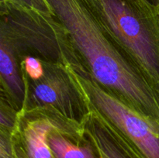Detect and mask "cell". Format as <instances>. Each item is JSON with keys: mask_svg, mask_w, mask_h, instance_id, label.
Returning <instances> with one entry per match:
<instances>
[{"mask_svg": "<svg viewBox=\"0 0 159 158\" xmlns=\"http://www.w3.org/2000/svg\"><path fill=\"white\" fill-rule=\"evenodd\" d=\"M68 69L90 106L137 158H159V122L142 115L102 88L88 70Z\"/></svg>", "mask_w": 159, "mask_h": 158, "instance_id": "obj_4", "label": "cell"}, {"mask_svg": "<svg viewBox=\"0 0 159 158\" xmlns=\"http://www.w3.org/2000/svg\"><path fill=\"white\" fill-rule=\"evenodd\" d=\"M22 73L28 77L37 80L43 74V66L42 61L34 56H25L21 60Z\"/></svg>", "mask_w": 159, "mask_h": 158, "instance_id": "obj_10", "label": "cell"}, {"mask_svg": "<svg viewBox=\"0 0 159 158\" xmlns=\"http://www.w3.org/2000/svg\"><path fill=\"white\" fill-rule=\"evenodd\" d=\"M41 61L43 74L39 79L33 80L22 73L26 86L23 111L50 110L83 125L91 107L68 68Z\"/></svg>", "mask_w": 159, "mask_h": 158, "instance_id": "obj_5", "label": "cell"}, {"mask_svg": "<svg viewBox=\"0 0 159 158\" xmlns=\"http://www.w3.org/2000/svg\"><path fill=\"white\" fill-rule=\"evenodd\" d=\"M58 129L67 134L85 136L84 125L56 112L34 109L20 112L12 133L17 158H54L48 141L50 132Z\"/></svg>", "mask_w": 159, "mask_h": 158, "instance_id": "obj_6", "label": "cell"}, {"mask_svg": "<svg viewBox=\"0 0 159 158\" xmlns=\"http://www.w3.org/2000/svg\"><path fill=\"white\" fill-rule=\"evenodd\" d=\"M48 141L54 158H101L86 134L75 136L54 129L48 134Z\"/></svg>", "mask_w": 159, "mask_h": 158, "instance_id": "obj_9", "label": "cell"}, {"mask_svg": "<svg viewBox=\"0 0 159 158\" xmlns=\"http://www.w3.org/2000/svg\"><path fill=\"white\" fill-rule=\"evenodd\" d=\"M99 85L159 122V93L107 27L99 0H47Z\"/></svg>", "mask_w": 159, "mask_h": 158, "instance_id": "obj_1", "label": "cell"}, {"mask_svg": "<svg viewBox=\"0 0 159 158\" xmlns=\"http://www.w3.org/2000/svg\"><path fill=\"white\" fill-rule=\"evenodd\" d=\"M1 91L11 101L16 109L23 111L26 100V86L21 63L12 46L0 38Z\"/></svg>", "mask_w": 159, "mask_h": 158, "instance_id": "obj_7", "label": "cell"}, {"mask_svg": "<svg viewBox=\"0 0 159 158\" xmlns=\"http://www.w3.org/2000/svg\"><path fill=\"white\" fill-rule=\"evenodd\" d=\"M0 38L20 59L34 56L40 60L80 71L86 68L63 25L54 13L1 0Z\"/></svg>", "mask_w": 159, "mask_h": 158, "instance_id": "obj_2", "label": "cell"}, {"mask_svg": "<svg viewBox=\"0 0 159 158\" xmlns=\"http://www.w3.org/2000/svg\"><path fill=\"white\" fill-rule=\"evenodd\" d=\"M109 30L159 93V6L149 0H99Z\"/></svg>", "mask_w": 159, "mask_h": 158, "instance_id": "obj_3", "label": "cell"}, {"mask_svg": "<svg viewBox=\"0 0 159 158\" xmlns=\"http://www.w3.org/2000/svg\"><path fill=\"white\" fill-rule=\"evenodd\" d=\"M149 1L153 3L154 5H155V6H159V0H149Z\"/></svg>", "mask_w": 159, "mask_h": 158, "instance_id": "obj_13", "label": "cell"}, {"mask_svg": "<svg viewBox=\"0 0 159 158\" xmlns=\"http://www.w3.org/2000/svg\"><path fill=\"white\" fill-rule=\"evenodd\" d=\"M0 131V158H17L12 140V133L4 130Z\"/></svg>", "mask_w": 159, "mask_h": 158, "instance_id": "obj_11", "label": "cell"}, {"mask_svg": "<svg viewBox=\"0 0 159 158\" xmlns=\"http://www.w3.org/2000/svg\"><path fill=\"white\" fill-rule=\"evenodd\" d=\"M6 1L13 2L46 13H53L51 6H49L47 0H6Z\"/></svg>", "mask_w": 159, "mask_h": 158, "instance_id": "obj_12", "label": "cell"}, {"mask_svg": "<svg viewBox=\"0 0 159 158\" xmlns=\"http://www.w3.org/2000/svg\"><path fill=\"white\" fill-rule=\"evenodd\" d=\"M83 125L101 158H137L92 107Z\"/></svg>", "mask_w": 159, "mask_h": 158, "instance_id": "obj_8", "label": "cell"}]
</instances>
